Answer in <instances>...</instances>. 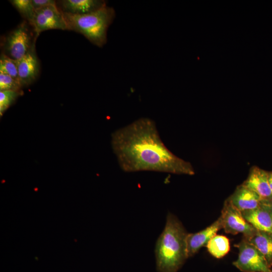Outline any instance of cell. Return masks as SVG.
Returning a JSON list of instances; mask_svg holds the SVG:
<instances>
[{
    "label": "cell",
    "mask_w": 272,
    "mask_h": 272,
    "mask_svg": "<svg viewBox=\"0 0 272 272\" xmlns=\"http://www.w3.org/2000/svg\"><path fill=\"white\" fill-rule=\"evenodd\" d=\"M111 146L121 169L127 172L152 171L195 174L191 164L173 154L162 142L155 122L139 118L114 131Z\"/></svg>",
    "instance_id": "1"
},
{
    "label": "cell",
    "mask_w": 272,
    "mask_h": 272,
    "mask_svg": "<svg viewBox=\"0 0 272 272\" xmlns=\"http://www.w3.org/2000/svg\"><path fill=\"white\" fill-rule=\"evenodd\" d=\"M187 234L178 219L169 213L155 246L156 268L159 272H177L188 258Z\"/></svg>",
    "instance_id": "2"
},
{
    "label": "cell",
    "mask_w": 272,
    "mask_h": 272,
    "mask_svg": "<svg viewBox=\"0 0 272 272\" xmlns=\"http://www.w3.org/2000/svg\"><path fill=\"white\" fill-rule=\"evenodd\" d=\"M62 14L68 30L81 33L98 47H102L107 42V30L115 17L114 9L107 5L87 14Z\"/></svg>",
    "instance_id": "3"
},
{
    "label": "cell",
    "mask_w": 272,
    "mask_h": 272,
    "mask_svg": "<svg viewBox=\"0 0 272 272\" xmlns=\"http://www.w3.org/2000/svg\"><path fill=\"white\" fill-rule=\"evenodd\" d=\"M239 250L233 265L243 272H272L263 254L245 238L235 244Z\"/></svg>",
    "instance_id": "4"
},
{
    "label": "cell",
    "mask_w": 272,
    "mask_h": 272,
    "mask_svg": "<svg viewBox=\"0 0 272 272\" xmlns=\"http://www.w3.org/2000/svg\"><path fill=\"white\" fill-rule=\"evenodd\" d=\"M28 26V23L24 21L7 36L4 42V54L18 60L28 53L37 37L32 38Z\"/></svg>",
    "instance_id": "5"
},
{
    "label": "cell",
    "mask_w": 272,
    "mask_h": 272,
    "mask_svg": "<svg viewBox=\"0 0 272 272\" xmlns=\"http://www.w3.org/2000/svg\"><path fill=\"white\" fill-rule=\"evenodd\" d=\"M223 229L228 234L241 233L248 239L252 237L257 230L243 217L242 213L236 208L227 199L225 201L220 216Z\"/></svg>",
    "instance_id": "6"
},
{
    "label": "cell",
    "mask_w": 272,
    "mask_h": 272,
    "mask_svg": "<svg viewBox=\"0 0 272 272\" xmlns=\"http://www.w3.org/2000/svg\"><path fill=\"white\" fill-rule=\"evenodd\" d=\"M30 25L37 36L40 32L50 29L68 30L63 15L57 5L35 10Z\"/></svg>",
    "instance_id": "7"
},
{
    "label": "cell",
    "mask_w": 272,
    "mask_h": 272,
    "mask_svg": "<svg viewBox=\"0 0 272 272\" xmlns=\"http://www.w3.org/2000/svg\"><path fill=\"white\" fill-rule=\"evenodd\" d=\"M245 219L256 230L272 234V202L262 200L254 210L241 212Z\"/></svg>",
    "instance_id": "8"
},
{
    "label": "cell",
    "mask_w": 272,
    "mask_h": 272,
    "mask_svg": "<svg viewBox=\"0 0 272 272\" xmlns=\"http://www.w3.org/2000/svg\"><path fill=\"white\" fill-rule=\"evenodd\" d=\"M35 43L24 57L17 60L18 78L22 87L34 82L39 73L40 65L35 52Z\"/></svg>",
    "instance_id": "9"
},
{
    "label": "cell",
    "mask_w": 272,
    "mask_h": 272,
    "mask_svg": "<svg viewBox=\"0 0 272 272\" xmlns=\"http://www.w3.org/2000/svg\"><path fill=\"white\" fill-rule=\"evenodd\" d=\"M223 229L221 217L205 229L194 233H188L186 236V251L188 258L196 254L200 248L206 246L210 239L219 230Z\"/></svg>",
    "instance_id": "10"
},
{
    "label": "cell",
    "mask_w": 272,
    "mask_h": 272,
    "mask_svg": "<svg viewBox=\"0 0 272 272\" xmlns=\"http://www.w3.org/2000/svg\"><path fill=\"white\" fill-rule=\"evenodd\" d=\"M268 171L257 166L251 168L242 184L256 192L262 200L272 202V193L268 183Z\"/></svg>",
    "instance_id": "11"
},
{
    "label": "cell",
    "mask_w": 272,
    "mask_h": 272,
    "mask_svg": "<svg viewBox=\"0 0 272 272\" xmlns=\"http://www.w3.org/2000/svg\"><path fill=\"white\" fill-rule=\"evenodd\" d=\"M227 199L241 212L258 208L262 199L254 191L243 185H238Z\"/></svg>",
    "instance_id": "12"
},
{
    "label": "cell",
    "mask_w": 272,
    "mask_h": 272,
    "mask_svg": "<svg viewBox=\"0 0 272 272\" xmlns=\"http://www.w3.org/2000/svg\"><path fill=\"white\" fill-rule=\"evenodd\" d=\"M62 13L84 15L95 12L106 5L102 0H62L56 2Z\"/></svg>",
    "instance_id": "13"
},
{
    "label": "cell",
    "mask_w": 272,
    "mask_h": 272,
    "mask_svg": "<svg viewBox=\"0 0 272 272\" xmlns=\"http://www.w3.org/2000/svg\"><path fill=\"white\" fill-rule=\"evenodd\" d=\"M246 239L263 254L270 267L272 266V234L257 230L252 237Z\"/></svg>",
    "instance_id": "14"
},
{
    "label": "cell",
    "mask_w": 272,
    "mask_h": 272,
    "mask_svg": "<svg viewBox=\"0 0 272 272\" xmlns=\"http://www.w3.org/2000/svg\"><path fill=\"white\" fill-rule=\"evenodd\" d=\"M206 247L212 256L220 258L230 251V241L225 236L216 234L210 239Z\"/></svg>",
    "instance_id": "15"
},
{
    "label": "cell",
    "mask_w": 272,
    "mask_h": 272,
    "mask_svg": "<svg viewBox=\"0 0 272 272\" xmlns=\"http://www.w3.org/2000/svg\"><path fill=\"white\" fill-rule=\"evenodd\" d=\"M10 2L30 24L35 15L31 0H11Z\"/></svg>",
    "instance_id": "16"
},
{
    "label": "cell",
    "mask_w": 272,
    "mask_h": 272,
    "mask_svg": "<svg viewBox=\"0 0 272 272\" xmlns=\"http://www.w3.org/2000/svg\"><path fill=\"white\" fill-rule=\"evenodd\" d=\"M0 73L7 74L19 81L17 60L4 53L0 57Z\"/></svg>",
    "instance_id": "17"
},
{
    "label": "cell",
    "mask_w": 272,
    "mask_h": 272,
    "mask_svg": "<svg viewBox=\"0 0 272 272\" xmlns=\"http://www.w3.org/2000/svg\"><path fill=\"white\" fill-rule=\"evenodd\" d=\"M20 94V91H0V115L1 116Z\"/></svg>",
    "instance_id": "18"
},
{
    "label": "cell",
    "mask_w": 272,
    "mask_h": 272,
    "mask_svg": "<svg viewBox=\"0 0 272 272\" xmlns=\"http://www.w3.org/2000/svg\"><path fill=\"white\" fill-rule=\"evenodd\" d=\"M22 88L20 82L13 77L0 73V91L12 90L21 91Z\"/></svg>",
    "instance_id": "19"
},
{
    "label": "cell",
    "mask_w": 272,
    "mask_h": 272,
    "mask_svg": "<svg viewBox=\"0 0 272 272\" xmlns=\"http://www.w3.org/2000/svg\"><path fill=\"white\" fill-rule=\"evenodd\" d=\"M33 8L35 10L50 6H56V2L53 0H31Z\"/></svg>",
    "instance_id": "20"
},
{
    "label": "cell",
    "mask_w": 272,
    "mask_h": 272,
    "mask_svg": "<svg viewBox=\"0 0 272 272\" xmlns=\"http://www.w3.org/2000/svg\"><path fill=\"white\" fill-rule=\"evenodd\" d=\"M268 175L269 186L272 193V171H268Z\"/></svg>",
    "instance_id": "21"
}]
</instances>
